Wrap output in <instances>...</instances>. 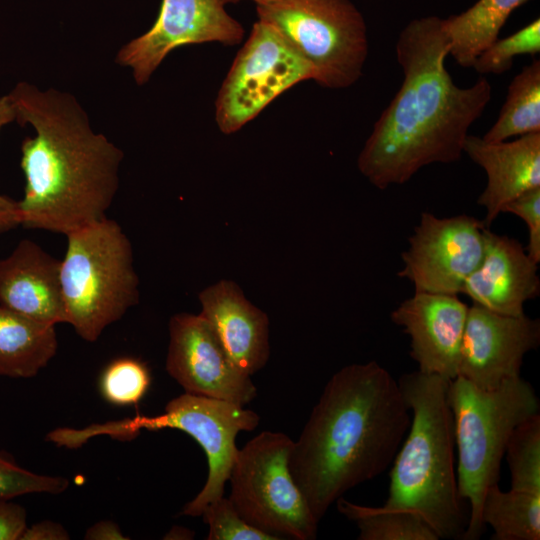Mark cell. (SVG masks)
Masks as SVG:
<instances>
[{
  "label": "cell",
  "instance_id": "cell-10",
  "mask_svg": "<svg viewBox=\"0 0 540 540\" xmlns=\"http://www.w3.org/2000/svg\"><path fill=\"white\" fill-rule=\"evenodd\" d=\"M314 78L313 66L275 27L258 19L218 91L219 130L226 135L239 131L281 94Z\"/></svg>",
  "mask_w": 540,
  "mask_h": 540
},
{
  "label": "cell",
  "instance_id": "cell-4",
  "mask_svg": "<svg viewBox=\"0 0 540 540\" xmlns=\"http://www.w3.org/2000/svg\"><path fill=\"white\" fill-rule=\"evenodd\" d=\"M397 381L411 423L392 462L384 506L417 512L439 539H462L469 512L458 491L450 380L417 370Z\"/></svg>",
  "mask_w": 540,
  "mask_h": 540
},
{
  "label": "cell",
  "instance_id": "cell-17",
  "mask_svg": "<svg viewBox=\"0 0 540 540\" xmlns=\"http://www.w3.org/2000/svg\"><path fill=\"white\" fill-rule=\"evenodd\" d=\"M60 264L36 242L21 240L0 259V305L38 322L66 323Z\"/></svg>",
  "mask_w": 540,
  "mask_h": 540
},
{
  "label": "cell",
  "instance_id": "cell-13",
  "mask_svg": "<svg viewBox=\"0 0 540 540\" xmlns=\"http://www.w3.org/2000/svg\"><path fill=\"white\" fill-rule=\"evenodd\" d=\"M169 334L166 371L186 393L242 406L255 399L250 376L234 365L204 317L175 314Z\"/></svg>",
  "mask_w": 540,
  "mask_h": 540
},
{
  "label": "cell",
  "instance_id": "cell-29",
  "mask_svg": "<svg viewBox=\"0 0 540 540\" xmlns=\"http://www.w3.org/2000/svg\"><path fill=\"white\" fill-rule=\"evenodd\" d=\"M68 486L66 478L33 473L0 452V499L10 500L30 493L59 494Z\"/></svg>",
  "mask_w": 540,
  "mask_h": 540
},
{
  "label": "cell",
  "instance_id": "cell-35",
  "mask_svg": "<svg viewBox=\"0 0 540 540\" xmlns=\"http://www.w3.org/2000/svg\"><path fill=\"white\" fill-rule=\"evenodd\" d=\"M16 121V109L10 95L0 97V129L2 126Z\"/></svg>",
  "mask_w": 540,
  "mask_h": 540
},
{
  "label": "cell",
  "instance_id": "cell-34",
  "mask_svg": "<svg viewBox=\"0 0 540 540\" xmlns=\"http://www.w3.org/2000/svg\"><path fill=\"white\" fill-rule=\"evenodd\" d=\"M85 539L92 540H123L126 538L116 523L112 521H99L85 533Z\"/></svg>",
  "mask_w": 540,
  "mask_h": 540
},
{
  "label": "cell",
  "instance_id": "cell-7",
  "mask_svg": "<svg viewBox=\"0 0 540 540\" xmlns=\"http://www.w3.org/2000/svg\"><path fill=\"white\" fill-rule=\"evenodd\" d=\"M259 420L257 413L242 405L185 392L170 400L160 415H138L91 424L83 429L58 428L51 431L47 438L57 446L74 449L100 435L129 440L143 429L174 428L187 433L201 446L208 461V477L204 487L181 512L195 517L200 516L208 504L224 496L225 483L238 452L236 436L240 431L254 430Z\"/></svg>",
  "mask_w": 540,
  "mask_h": 540
},
{
  "label": "cell",
  "instance_id": "cell-2",
  "mask_svg": "<svg viewBox=\"0 0 540 540\" xmlns=\"http://www.w3.org/2000/svg\"><path fill=\"white\" fill-rule=\"evenodd\" d=\"M410 423L398 381L376 361L345 366L330 378L289 457L318 522L338 498L392 464Z\"/></svg>",
  "mask_w": 540,
  "mask_h": 540
},
{
  "label": "cell",
  "instance_id": "cell-26",
  "mask_svg": "<svg viewBox=\"0 0 540 540\" xmlns=\"http://www.w3.org/2000/svg\"><path fill=\"white\" fill-rule=\"evenodd\" d=\"M151 382L148 367L133 357H120L103 370L99 387L103 398L118 406L137 404L146 394Z\"/></svg>",
  "mask_w": 540,
  "mask_h": 540
},
{
  "label": "cell",
  "instance_id": "cell-1",
  "mask_svg": "<svg viewBox=\"0 0 540 540\" xmlns=\"http://www.w3.org/2000/svg\"><path fill=\"white\" fill-rule=\"evenodd\" d=\"M448 55L442 18H417L400 32L396 57L403 82L357 160L375 187L404 184L427 165L461 158L468 130L490 102L492 87L484 76L472 86H457L445 68Z\"/></svg>",
  "mask_w": 540,
  "mask_h": 540
},
{
  "label": "cell",
  "instance_id": "cell-20",
  "mask_svg": "<svg viewBox=\"0 0 540 540\" xmlns=\"http://www.w3.org/2000/svg\"><path fill=\"white\" fill-rule=\"evenodd\" d=\"M57 348L55 325L0 305V376L34 377L52 360Z\"/></svg>",
  "mask_w": 540,
  "mask_h": 540
},
{
  "label": "cell",
  "instance_id": "cell-8",
  "mask_svg": "<svg viewBox=\"0 0 540 540\" xmlns=\"http://www.w3.org/2000/svg\"><path fill=\"white\" fill-rule=\"evenodd\" d=\"M258 19L275 27L313 66L314 81L343 89L362 76L367 26L350 0H257Z\"/></svg>",
  "mask_w": 540,
  "mask_h": 540
},
{
  "label": "cell",
  "instance_id": "cell-27",
  "mask_svg": "<svg viewBox=\"0 0 540 540\" xmlns=\"http://www.w3.org/2000/svg\"><path fill=\"white\" fill-rule=\"evenodd\" d=\"M540 52V20L503 39H497L476 58L472 68L481 75L502 74L511 69L519 55L535 56Z\"/></svg>",
  "mask_w": 540,
  "mask_h": 540
},
{
  "label": "cell",
  "instance_id": "cell-11",
  "mask_svg": "<svg viewBox=\"0 0 540 540\" xmlns=\"http://www.w3.org/2000/svg\"><path fill=\"white\" fill-rule=\"evenodd\" d=\"M486 228L466 214L438 218L423 212L401 255L398 276L409 280L415 292L460 294L482 259Z\"/></svg>",
  "mask_w": 540,
  "mask_h": 540
},
{
  "label": "cell",
  "instance_id": "cell-36",
  "mask_svg": "<svg viewBox=\"0 0 540 540\" xmlns=\"http://www.w3.org/2000/svg\"><path fill=\"white\" fill-rule=\"evenodd\" d=\"M222 4L226 5V4H235V3H238L240 1H243V0H219ZM250 1H253L254 3L257 1V0H250Z\"/></svg>",
  "mask_w": 540,
  "mask_h": 540
},
{
  "label": "cell",
  "instance_id": "cell-33",
  "mask_svg": "<svg viewBox=\"0 0 540 540\" xmlns=\"http://www.w3.org/2000/svg\"><path fill=\"white\" fill-rule=\"evenodd\" d=\"M20 225L18 202L0 194V234Z\"/></svg>",
  "mask_w": 540,
  "mask_h": 540
},
{
  "label": "cell",
  "instance_id": "cell-9",
  "mask_svg": "<svg viewBox=\"0 0 540 540\" xmlns=\"http://www.w3.org/2000/svg\"><path fill=\"white\" fill-rule=\"evenodd\" d=\"M292 445L286 434L264 431L238 449L228 498L247 523L264 532L314 540L319 522L290 473Z\"/></svg>",
  "mask_w": 540,
  "mask_h": 540
},
{
  "label": "cell",
  "instance_id": "cell-6",
  "mask_svg": "<svg viewBox=\"0 0 540 540\" xmlns=\"http://www.w3.org/2000/svg\"><path fill=\"white\" fill-rule=\"evenodd\" d=\"M65 236L60 282L66 323L85 341L95 342L139 301L132 244L107 217Z\"/></svg>",
  "mask_w": 540,
  "mask_h": 540
},
{
  "label": "cell",
  "instance_id": "cell-25",
  "mask_svg": "<svg viewBox=\"0 0 540 540\" xmlns=\"http://www.w3.org/2000/svg\"><path fill=\"white\" fill-rule=\"evenodd\" d=\"M504 456L510 470V489L540 494V415L536 413L512 432Z\"/></svg>",
  "mask_w": 540,
  "mask_h": 540
},
{
  "label": "cell",
  "instance_id": "cell-21",
  "mask_svg": "<svg viewBox=\"0 0 540 540\" xmlns=\"http://www.w3.org/2000/svg\"><path fill=\"white\" fill-rule=\"evenodd\" d=\"M529 0H478L464 12L442 19L455 62L470 68L476 58L498 39L499 32L515 9Z\"/></svg>",
  "mask_w": 540,
  "mask_h": 540
},
{
  "label": "cell",
  "instance_id": "cell-16",
  "mask_svg": "<svg viewBox=\"0 0 540 540\" xmlns=\"http://www.w3.org/2000/svg\"><path fill=\"white\" fill-rule=\"evenodd\" d=\"M537 272L538 263L518 240L486 228L482 259L461 293L493 312L518 316L524 313V303L539 295Z\"/></svg>",
  "mask_w": 540,
  "mask_h": 540
},
{
  "label": "cell",
  "instance_id": "cell-31",
  "mask_svg": "<svg viewBox=\"0 0 540 540\" xmlns=\"http://www.w3.org/2000/svg\"><path fill=\"white\" fill-rule=\"evenodd\" d=\"M26 528V510L9 499H0V540H20Z\"/></svg>",
  "mask_w": 540,
  "mask_h": 540
},
{
  "label": "cell",
  "instance_id": "cell-22",
  "mask_svg": "<svg viewBox=\"0 0 540 540\" xmlns=\"http://www.w3.org/2000/svg\"><path fill=\"white\" fill-rule=\"evenodd\" d=\"M481 519L492 528L493 540H539L540 494L493 484L484 494Z\"/></svg>",
  "mask_w": 540,
  "mask_h": 540
},
{
  "label": "cell",
  "instance_id": "cell-18",
  "mask_svg": "<svg viewBox=\"0 0 540 540\" xmlns=\"http://www.w3.org/2000/svg\"><path fill=\"white\" fill-rule=\"evenodd\" d=\"M199 300L200 315L211 325L234 365L250 377L262 369L270 355L267 315L228 280L204 289Z\"/></svg>",
  "mask_w": 540,
  "mask_h": 540
},
{
  "label": "cell",
  "instance_id": "cell-3",
  "mask_svg": "<svg viewBox=\"0 0 540 540\" xmlns=\"http://www.w3.org/2000/svg\"><path fill=\"white\" fill-rule=\"evenodd\" d=\"M9 95L16 121L35 131L21 145L20 225L66 235L106 218L119 188L122 150L92 129L68 92L20 82Z\"/></svg>",
  "mask_w": 540,
  "mask_h": 540
},
{
  "label": "cell",
  "instance_id": "cell-12",
  "mask_svg": "<svg viewBox=\"0 0 540 540\" xmlns=\"http://www.w3.org/2000/svg\"><path fill=\"white\" fill-rule=\"evenodd\" d=\"M245 31L219 0H162L154 24L123 45L116 62L131 70L137 85L146 84L178 47L203 43L235 46Z\"/></svg>",
  "mask_w": 540,
  "mask_h": 540
},
{
  "label": "cell",
  "instance_id": "cell-32",
  "mask_svg": "<svg viewBox=\"0 0 540 540\" xmlns=\"http://www.w3.org/2000/svg\"><path fill=\"white\" fill-rule=\"evenodd\" d=\"M66 529L53 521H41L26 528L20 540H66L69 539Z\"/></svg>",
  "mask_w": 540,
  "mask_h": 540
},
{
  "label": "cell",
  "instance_id": "cell-24",
  "mask_svg": "<svg viewBox=\"0 0 540 540\" xmlns=\"http://www.w3.org/2000/svg\"><path fill=\"white\" fill-rule=\"evenodd\" d=\"M338 511L354 522L359 540H439L428 523L415 511L355 504L343 496Z\"/></svg>",
  "mask_w": 540,
  "mask_h": 540
},
{
  "label": "cell",
  "instance_id": "cell-5",
  "mask_svg": "<svg viewBox=\"0 0 540 540\" xmlns=\"http://www.w3.org/2000/svg\"><path fill=\"white\" fill-rule=\"evenodd\" d=\"M457 450V484L460 497L469 503V521L463 540H477L485 525L481 508L487 488L499 482L500 466L514 429L539 413V399L521 376L493 390H483L457 376L449 381Z\"/></svg>",
  "mask_w": 540,
  "mask_h": 540
},
{
  "label": "cell",
  "instance_id": "cell-14",
  "mask_svg": "<svg viewBox=\"0 0 540 540\" xmlns=\"http://www.w3.org/2000/svg\"><path fill=\"white\" fill-rule=\"evenodd\" d=\"M540 343V321L504 315L480 305L468 307L458 376L493 390L520 376L524 356Z\"/></svg>",
  "mask_w": 540,
  "mask_h": 540
},
{
  "label": "cell",
  "instance_id": "cell-30",
  "mask_svg": "<svg viewBox=\"0 0 540 540\" xmlns=\"http://www.w3.org/2000/svg\"><path fill=\"white\" fill-rule=\"evenodd\" d=\"M502 212L520 217L527 225L529 241L525 248L529 257L540 262V186L532 188L509 201Z\"/></svg>",
  "mask_w": 540,
  "mask_h": 540
},
{
  "label": "cell",
  "instance_id": "cell-28",
  "mask_svg": "<svg viewBox=\"0 0 540 540\" xmlns=\"http://www.w3.org/2000/svg\"><path fill=\"white\" fill-rule=\"evenodd\" d=\"M201 516L209 526L207 540H277V536L247 523L224 496L208 504Z\"/></svg>",
  "mask_w": 540,
  "mask_h": 540
},
{
  "label": "cell",
  "instance_id": "cell-19",
  "mask_svg": "<svg viewBox=\"0 0 540 540\" xmlns=\"http://www.w3.org/2000/svg\"><path fill=\"white\" fill-rule=\"evenodd\" d=\"M463 153L482 167L487 176L486 186L478 197V204L485 209L483 222L487 228L505 204L540 186V132L499 142L468 135Z\"/></svg>",
  "mask_w": 540,
  "mask_h": 540
},
{
  "label": "cell",
  "instance_id": "cell-15",
  "mask_svg": "<svg viewBox=\"0 0 540 540\" xmlns=\"http://www.w3.org/2000/svg\"><path fill=\"white\" fill-rule=\"evenodd\" d=\"M468 306L458 295L415 292L391 312V321L409 335L418 371L453 380Z\"/></svg>",
  "mask_w": 540,
  "mask_h": 540
},
{
  "label": "cell",
  "instance_id": "cell-23",
  "mask_svg": "<svg viewBox=\"0 0 540 540\" xmlns=\"http://www.w3.org/2000/svg\"><path fill=\"white\" fill-rule=\"evenodd\" d=\"M540 132V61L534 59L512 79L505 102L492 127L482 137L499 142Z\"/></svg>",
  "mask_w": 540,
  "mask_h": 540
}]
</instances>
